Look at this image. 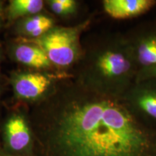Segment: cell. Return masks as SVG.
I'll list each match as a JSON object with an SVG mask.
<instances>
[{
	"label": "cell",
	"instance_id": "1",
	"mask_svg": "<svg viewBox=\"0 0 156 156\" xmlns=\"http://www.w3.org/2000/svg\"><path fill=\"white\" fill-rule=\"evenodd\" d=\"M28 120L35 156H156V128L73 76L56 82Z\"/></svg>",
	"mask_w": 156,
	"mask_h": 156
},
{
	"label": "cell",
	"instance_id": "2",
	"mask_svg": "<svg viewBox=\"0 0 156 156\" xmlns=\"http://www.w3.org/2000/svg\"><path fill=\"white\" fill-rule=\"evenodd\" d=\"M73 77L101 94L121 98L136 77L135 62L125 34L108 33L95 37L83 48Z\"/></svg>",
	"mask_w": 156,
	"mask_h": 156
},
{
	"label": "cell",
	"instance_id": "3",
	"mask_svg": "<svg viewBox=\"0 0 156 156\" xmlns=\"http://www.w3.org/2000/svg\"><path fill=\"white\" fill-rule=\"evenodd\" d=\"M90 23V20L87 19L73 27H54L40 38L27 39L25 42L41 48L51 64L68 69L80 61L83 53L81 34Z\"/></svg>",
	"mask_w": 156,
	"mask_h": 156
},
{
	"label": "cell",
	"instance_id": "4",
	"mask_svg": "<svg viewBox=\"0 0 156 156\" xmlns=\"http://www.w3.org/2000/svg\"><path fill=\"white\" fill-rule=\"evenodd\" d=\"M124 34L135 62L136 82L156 79V20L140 23Z\"/></svg>",
	"mask_w": 156,
	"mask_h": 156
},
{
	"label": "cell",
	"instance_id": "5",
	"mask_svg": "<svg viewBox=\"0 0 156 156\" xmlns=\"http://www.w3.org/2000/svg\"><path fill=\"white\" fill-rule=\"evenodd\" d=\"M121 100L138 119L156 128V79L136 82Z\"/></svg>",
	"mask_w": 156,
	"mask_h": 156
},
{
	"label": "cell",
	"instance_id": "6",
	"mask_svg": "<svg viewBox=\"0 0 156 156\" xmlns=\"http://www.w3.org/2000/svg\"><path fill=\"white\" fill-rule=\"evenodd\" d=\"M3 138L5 151L16 156H35L32 130L23 115H13L6 122Z\"/></svg>",
	"mask_w": 156,
	"mask_h": 156
},
{
	"label": "cell",
	"instance_id": "7",
	"mask_svg": "<svg viewBox=\"0 0 156 156\" xmlns=\"http://www.w3.org/2000/svg\"><path fill=\"white\" fill-rule=\"evenodd\" d=\"M73 75L53 76L38 73H23L13 81V87L17 96L25 100H36L49 92L56 82V79L67 77Z\"/></svg>",
	"mask_w": 156,
	"mask_h": 156
},
{
	"label": "cell",
	"instance_id": "8",
	"mask_svg": "<svg viewBox=\"0 0 156 156\" xmlns=\"http://www.w3.org/2000/svg\"><path fill=\"white\" fill-rule=\"evenodd\" d=\"M103 9L115 20H128L140 17L156 5L155 0H104Z\"/></svg>",
	"mask_w": 156,
	"mask_h": 156
},
{
	"label": "cell",
	"instance_id": "9",
	"mask_svg": "<svg viewBox=\"0 0 156 156\" xmlns=\"http://www.w3.org/2000/svg\"><path fill=\"white\" fill-rule=\"evenodd\" d=\"M14 55L17 62L30 67L44 69L51 65L44 51L34 44L18 45L15 48Z\"/></svg>",
	"mask_w": 156,
	"mask_h": 156
},
{
	"label": "cell",
	"instance_id": "10",
	"mask_svg": "<svg viewBox=\"0 0 156 156\" xmlns=\"http://www.w3.org/2000/svg\"><path fill=\"white\" fill-rule=\"evenodd\" d=\"M54 24L53 19L49 17L44 15H33L23 23V33L31 38H38L51 30Z\"/></svg>",
	"mask_w": 156,
	"mask_h": 156
},
{
	"label": "cell",
	"instance_id": "11",
	"mask_svg": "<svg viewBox=\"0 0 156 156\" xmlns=\"http://www.w3.org/2000/svg\"><path fill=\"white\" fill-rule=\"evenodd\" d=\"M44 7L41 0H13L9 2L8 16L10 20L28 15H34L40 12Z\"/></svg>",
	"mask_w": 156,
	"mask_h": 156
},
{
	"label": "cell",
	"instance_id": "12",
	"mask_svg": "<svg viewBox=\"0 0 156 156\" xmlns=\"http://www.w3.org/2000/svg\"><path fill=\"white\" fill-rule=\"evenodd\" d=\"M48 5L54 14L61 17L72 16L78 9V3L75 0H51Z\"/></svg>",
	"mask_w": 156,
	"mask_h": 156
},
{
	"label": "cell",
	"instance_id": "13",
	"mask_svg": "<svg viewBox=\"0 0 156 156\" xmlns=\"http://www.w3.org/2000/svg\"><path fill=\"white\" fill-rule=\"evenodd\" d=\"M0 156H16L12 155V154H10L7 152L4 151V150H0Z\"/></svg>",
	"mask_w": 156,
	"mask_h": 156
},
{
	"label": "cell",
	"instance_id": "14",
	"mask_svg": "<svg viewBox=\"0 0 156 156\" xmlns=\"http://www.w3.org/2000/svg\"><path fill=\"white\" fill-rule=\"evenodd\" d=\"M1 23H2V20H1V17H0V26H1Z\"/></svg>",
	"mask_w": 156,
	"mask_h": 156
}]
</instances>
